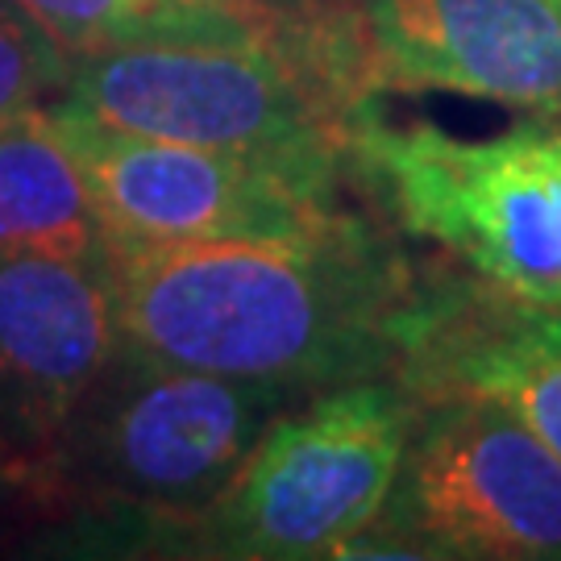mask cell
Segmentation results:
<instances>
[{
  "label": "cell",
  "mask_w": 561,
  "mask_h": 561,
  "mask_svg": "<svg viewBox=\"0 0 561 561\" xmlns=\"http://www.w3.org/2000/svg\"><path fill=\"white\" fill-rule=\"evenodd\" d=\"M67 67V50L21 9V0H0V117L59 96Z\"/></svg>",
  "instance_id": "cell-13"
},
{
  "label": "cell",
  "mask_w": 561,
  "mask_h": 561,
  "mask_svg": "<svg viewBox=\"0 0 561 561\" xmlns=\"http://www.w3.org/2000/svg\"><path fill=\"white\" fill-rule=\"evenodd\" d=\"M308 396L162 362L121 341L25 491L62 524L67 553L175 558L254 445Z\"/></svg>",
  "instance_id": "cell-2"
},
{
  "label": "cell",
  "mask_w": 561,
  "mask_h": 561,
  "mask_svg": "<svg viewBox=\"0 0 561 561\" xmlns=\"http://www.w3.org/2000/svg\"><path fill=\"white\" fill-rule=\"evenodd\" d=\"M345 171L396 233L445 250L512 300L561 312V121L461 138L366 101L345 113Z\"/></svg>",
  "instance_id": "cell-3"
},
{
  "label": "cell",
  "mask_w": 561,
  "mask_h": 561,
  "mask_svg": "<svg viewBox=\"0 0 561 561\" xmlns=\"http://www.w3.org/2000/svg\"><path fill=\"white\" fill-rule=\"evenodd\" d=\"M0 254L113 259L83 167L46 101L0 117Z\"/></svg>",
  "instance_id": "cell-11"
},
{
  "label": "cell",
  "mask_w": 561,
  "mask_h": 561,
  "mask_svg": "<svg viewBox=\"0 0 561 561\" xmlns=\"http://www.w3.org/2000/svg\"><path fill=\"white\" fill-rule=\"evenodd\" d=\"M350 113L391 92H454L561 121V0H271Z\"/></svg>",
  "instance_id": "cell-6"
},
{
  "label": "cell",
  "mask_w": 561,
  "mask_h": 561,
  "mask_svg": "<svg viewBox=\"0 0 561 561\" xmlns=\"http://www.w3.org/2000/svg\"><path fill=\"white\" fill-rule=\"evenodd\" d=\"M21 9L59 42L67 59L271 18L266 0H21Z\"/></svg>",
  "instance_id": "cell-12"
},
{
  "label": "cell",
  "mask_w": 561,
  "mask_h": 561,
  "mask_svg": "<svg viewBox=\"0 0 561 561\" xmlns=\"http://www.w3.org/2000/svg\"><path fill=\"white\" fill-rule=\"evenodd\" d=\"M396 486L345 558L561 561V458L482 396H416Z\"/></svg>",
  "instance_id": "cell-7"
},
{
  "label": "cell",
  "mask_w": 561,
  "mask_h": 561,
  "mask_svg": "<svg viewBox=\"0 0 561 561\" xmlns=\"http://www.w3.org/2000/svg\"><path fill=\"white\" fill-rule=\"evenodd\" d=\"M46 104L71 154L80 159L108 250L296 238L350 213L341 201L345 183L312 180L229 150L129 134L62 96H50Z\"/></svg>",
  "instance_id": "cell-8"
},
{
  "label": "cell",
  "mask_w": 561,
  "mask_h": 561,
  "mask_svg": "<svg viewBox=\"0 0 561 561\" xmlns=\"http://www.w3.org/2000/svg\"><path fill=\"white\" fill-rule=\"evenodd\" d=\"M416 403L400 379H362L287 408L175 558H345L396 486Z\"/></svg>",
  "instance_id": "cell-5"
},
{
  "label": "cell",
  "mask_w": 561,
  "mask_h": 561,
  "mask_svg": "<svg viewBox=\"0 0 561 561\" xmlns=\"http://www.w3.org/2000/svg\"><path fill=\"white\" fill-rule=\"evenodd\" d=\"M59 96L129 134L229 150L312 180L350 183L345 113L283 38L275 9L266 21L241 30L80 55L67 67Z\"/></svg>",
  "instance_id": "cell-4"
},
{
  "label": "cell",
  "mask_w": 561,
  "mask_h": 561,
  "mask_svg": "<svg viewBox=\"0 0 561 561\" xmlns=\"http://www.w3.org/2000/svg\"><path fill=\"white\" fill-rule=\"evenodd\" d=\"M113 254L125 341L162 362L300 396L396 379L424 271L362 213L296 238H217Z\"/></svg>",
  "instance_id": "cell-1"
},
{
  "label": "cell",
  "mask_w": 561,
  "mask_h": 561,
  "mask_svg": "<svg viewBox=\"0 0 561 561\" xmlns=\"http://www.w3.org/2000/svg\"><path fill=\"white\" fill-rule=\"evenodd\" d=\"M396 379L416 396H482L561 458V312L503 296L470 271H424L400 324Z\"/></svg>",
  "instance_id": "cell-10"
},
{
  "label": "cell",
  "mask_w": 561,
  "mask_h": 561,
  "mask_svg": "<svg viewBox=\"0 0 561 561\" xmlns=\"http://www.w3.org/2000/svg\"><path fill=\"white\" fill-rule=\"evenodd\" d=\"M121 341L113 259L0 254V482L34 486Z\"/></svg>",
  "instance_id": "cell-9"
}]
</instances>
